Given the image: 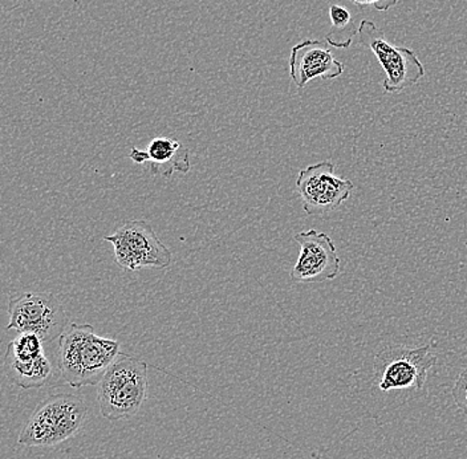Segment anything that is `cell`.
<instances>
[{"label":"cell","instance_id":"obj_12","mask_svg":"<svg viewBox=\"0 0 467 459\" xmlns=\"http://www.w3.org/2000/svg\"><path fill=\"white\" fill-rule=\"evenodd\" d=\"M5 368L10 381L22 389L43 388L54 372L52 362L46 355L31 361H17L5 356Z\"/></svg>","mask_w":467,"mask_h":459},{"label":"cell","instance_id":"obj_13","mask_svg":"<svg viewBox=\"0 0 467 459\" xmlns=\"http://www.w3.org/2000/svg\"><path fill=\"white\" fill-rule=\"evenodd\" d=\"M43 344L42 339L35 333L22 332L8 344L5 356L17 361H31L46 355Z\"/></svg>","mask_w":467,"mask_h":459},{"label":"cell","instance_id":"obj_8","mask_svg":"<svg viewBox=\"0 0 467 459\" xmlns=\"http://www.w3.org/2000/svg\"><path fill=\"white\" fill-rule=\"evenodd\" d=\"M352 181L335 174L331 161H321L299 172L296 192L308 215H326L335 212L353 192Z\"/></svg>","mask_w":467,"mask_h":459},{"label":"cell","instance_id":"obj_1","mask_svg":"<svg viewBox=\"0 0 467 459\" xmlns=\"http://www.w3.org/2000/svg\"><path fill=\"white\" fill-rule=\"evenodd\" d=\"M119 355V341L98 335L90 324H68L58 338V370L75 389L98 385Z\"/></svg>","mask_w":467,"mask_h":459},{"label":"cell","instance_id":"obj_16","mask_svg":"<svg viewBox=\"0 0 467 459\" xmlns=\"http://www.w3.org/2000/svg\"><path fill=\"white\" fill-rule=\"evenodd\" d=\"M358 7H372L376 11H389L400 0H348Z\"/></svg>","mask_w":467,"mask_h":459},{"label":"cell","instance_id":"obj_3","mask_svg":"<svg viewBox=\"0 0 467 459\" xmlns=\"http://www.w3.org/2000/svg\"><path fill=\"white\" fill-rule=\"evenodd\" d=\"M148 394V365L141 360L121 355L108 368L98 384L101 416L109 421L136 416Z\"/></svg>","mask_w":467,"mask_h":459},{"label":"cell","instance_id":"obj_10","mask_svg":"<svg viewBox=\"0 0 467 459\" xmlns=\"http://www.w3.org/2000/svg\"><path fill=\"white\" fill-rule=\"evenodd\" d=\"M344 72L343 63L336 60L331 48L320 40L306 39L292 47L290 75L297 89L315 78L334 80Z\"/></svg>","mask_w":467,"mask_h":459},{"label":"cell","instance_id":"obj_11","mask_svg":"<svg viewBox=\"0 0 467 459\" xmlns=\"http://www.w3.org/2000/svg\"><path fill=\"white\" fill-rule=\"evenodd\" d=\"M130 157L139 165H148L151 175L165 178L171 177L174 172L186 174L192 169L189 149L171 137H156L146 151L131 148Z\"/></svg>","mask_w":467,"mask_h":459},{"label":"cell","instance_id":"obj_2","mask_svg":"<svg viewBox=\"0 0 467 459\" xmlns=\"http://www.w3.org/2000/svg\"><path fill=\"white\" fill-rule=\"evenodd\" d=\"M87 416L88 406L83 397L52 394L36 406L17 441L29 447L58 445L80 432Z\"/></svg>","mask_w":467,"mask_h":459},{"label":"cell","instance_id":"obj_6","mask_svg":"<svg viewBox=\"0 0 467 459\" xmlns=\"http://www.w3.org/2000/svg\"><path fill=\"white\" fill-rule=\"evenodd\" d=\"M104 241L113 245L117 265L124 270L140 271L146 267L165 270L173 260L171 251L146 221L127 222L112 235L104 236Z\"/></svg>","mask_w":467,"mask_h":459},{"label":"cell","instance_id":"obj_4","mask_svg":"<svg viewBox=\"0 0 467 459\" xmlns=\"http://www.w3.org/2000/svg\"><path fill=\"white\" fill-rule=\"evenodd\" d=\"M7 329L35 333L47 343L60 338L68 327L63 303L51 292H25L8 302Z\"/></svg>","mask_w":467,"mask_h":459},{"label":"cell","instance_id":"obj_5","mask_svg":"<svg viewBox=\"0 0 467 459\" xmlns=\"http://www.w3.org/2000/svg\"><path fill=\"white\" fill-rule=\"evenodd\" d=\"M358 42L369 48L381 64L387 75L382 83L385 92H402L425 76V68L413 49L392 46L370 20H361L358 25Z\"/></svg>","mask_w":467,"mask_h":459},{"label":"cell","instance_id":"obj_9","mask_svg":"<svg viewBox=\"0 0 467 459\" xmlns=\"http://www.w3.org/2000/svg\"><path fill=\"white\" fill-rule=\"evenodd\" d=\"M294 239L300 245L299 258L291 273L294 282L319 283L334 280L340 275V256L328 234L317 230L302 231Z\"/></svg>","mask_w":467,"mask_h":459},{"label":"cell","instance_id":"obj_14","mask_svg":"<svg viewBox=\"0 0 467 459\" xmlns=\"http://www.w3.org/2000/svg\"><path fill=\"white\" fill-rule=\"evenodd\" d=\"M451 396L457 408L467 417V368L458 376L451 389Z\"/></svg>","mask_w":467,"mask_h":459},{"label":"cell","instance_id":"obj_15","mask_svg":"<svg viewBox=\"0 0 467 459\" xmlns=\"http://www.w3.org/2000/svg\"><path fill=\"white\" fill-rule=\"evenodd\" d=\"M329 19H331L332 27L335 29H344L352 20V15L346 7L334 5L329 7Z\"/></svg>","mask_w":467,"mask_h":459},{"label":"cell","instance_id":"obj_7","mask_svg":"<svg viewBox=\"0 0 467 459\" xmlns=\"http://www.w3.org/2000/svg\"><path fill=\"white\" fill-rule=\"evenodd\" d=\"M436 364L437 356L431 345L387 348L376 358L378 387L381 391H421Z\"/></svg>","mask_w":467,"mask_h":459},{"label":"cell","instance_id":"obj_17","mask_svg":"<svg viewBox=\"0 0 467 459\" xmlns=\"http://www.w3.org/2000/svg\"><path fill=\"white\" fill-rule=\"evenodd\" d=\"M173 459H189V458H185V457H177V458H173Z\"/></svg>","mask_w":467,"mask_h":459}]
</instances>
